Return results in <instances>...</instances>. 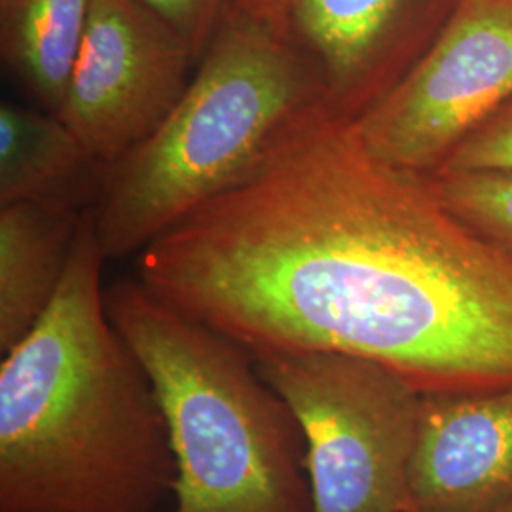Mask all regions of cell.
<instances>
[{
    "label": "cell",
    "mask_w": 512,
    "mask_h": 512,
    "mask_svg": "<svg viewBox=\"0 0 512 512\" xmlns=\"http://www.w3.org/2000/svg\"><path fill=\"white\" fill-rule=\"evenodd\" d=\"M93 0H0V50L8 71L59 114L92 16Z\"/></svg>",
    "instance_id": "cell-12"
},
{
    "label": "cell",
    "mask_w": 512,
    "mask_h": 512,
    "mask_svg": "<svg viewBox=\"0 0 512 512\" xmlns=\"http://www.w3.org/2000/svg\"><path fill=\"white\" fill-rule=\"evenodd\" d=\"M105 300L164 412L175 512H313L302 429L251 353L141 279Z\"/></svg>",
    "instance_id": "cell-4"
},
{
    "label": "cell",
    "mask_w": 512,
    "mask_h": 512,
    "mask_svg": "<svg viewBox=\"0 0 512 512\" xmlns=\"http://www.w3.org/2000/svg\"><path fill=\"white\" fill-rule=\"evenodd\" d=\"M239 6L245 8V10L255 12L258 16L272 19L277 25L287 29V25H285V6H287V0H241Z\"/></svg>",
    "instance_id": "cell-16"
},
{
    "label": "cell",
    "mask_w": 512,
    "mask_h": 512,
    "mask_svg": "<svg viewBox=\"0 0 512 512\" xmlns=\"http://www.w3.org/2000/svg\"><path fill=\"white\" fill-rule=\"evenodd\" d=\"M459 0H287L285 25L317 65L327 109L355 122L401 82Z\"/></svg>",
    "instance_id": "cell-8"
},
{
    "label": "cell",
    "mask_w": 512,
    "mask_h": 512,
    "mask_svg": "<svg viewBox=\"0 0 512 512\" xmlns=\"http://www.w3.org/2000/svg\"><path fill=\"white\" fill-rule=\"evenodd\" d=\"M512 503V389L423 395L410 512H497Z\"/></svg>",
    "instance_id": "cell-9"
},
{
    "label": "cell",
    "mask_w": 512,
    "mask_h": 512,
    "mask_svg": "<svg viewBox=\"0 0 512 512\" xmlns=\"http://www.w3.org/2000/svg\"><path fill=\"white\" fill-rule=\"evenodd\" d=\"M251 357L302 429L313 512L410 511L423 393L395 370L346 353Z\"/></svg>",
    "instance_id": "cell-5"
},
{
    "label": "cell",
    "mask_w": 512,
    "mask_h": 512,
    "mask_svg": "<svg viewBox=\"0 0 512 512\" xmlns=\"http://www.w3.org/2000/svg\"><path fill=\"white\" fill-rule=\"evenodd\" d=\"M497 512H512V503H511V505H507V507H503V509H501V511H497Z\"/></svg>",
    "instance_id": "cell-17"
},
{
    "label": "cell",
    "mask_w": 512,
    "mask_h": 512,
    "mask_svg": "<svg viewBox=\"0 0 512 512\" xmlns=\"http://www.w3.org/2000/svg\"><path fill=\"white\" fill-rule=\"evenodd\" d=\"M439 171H512V99L476 126Z\"/></svg>",
    "instance_id": "cell-14"
},
{
    "label": "cell",
    "mask_w": 512,
    "mask_h": 512,
    "mask_svg": "<svg viewBox=\"0 0 512 512\" xmlns=\"http://www.w3.org/2000/svg\"><path fill=\"white\" fill-rule=\"evenodd\" d=\"M86 211L65 205H0V351L35 327L67 272Z\"/></svg>",
    "instance_id": "cell-11"
},
{
    "label": "cell",
    "mask_w": 512,
    "mask_h": 512,
    "mask_svg": "<svg viewBox=\"0 0 512 512\" xmlns=\"http://www.w3.org/2000/svg\"><path fill=\"white\" fill-rule=\"evenodd\" d=\"M323 107L310 55L285 27L238 6L162 126L109 165L93 207L107 260L143 251L245 179Z\"/></svg>",
    "instance_id": "cell-3"
},
{
    "label": "cell",
    "mask_w": 512,
    "mask_h": 512,
    "mask_svg": "<svg viewBox=\"0 0 512 512\" xmlns=\"http://www.w3.org/2000/svg\"><path fill=\"white\" fill-rule=\"evenodd\" d=\"M423 177L448 211L512 253V171H437Z\"/></svg>",
    "instance_id": "cell-13"
},
{
    "label": "cell",
    "mask_w": 512,
    "mask_h": 512,
    "mask_svg": "<svg viewBox=\"0 0 512 512\" xmlns=\"http://www.w3.org/2000/svg\"><path fill=\"white\" fill-rule=\"evenodd\" d=\"M86 211L52 304L0 365V512H152L177 465L147 370L110 321Z\"/></svg>",
    "instance_id": "cell-2"
},
{
    "label": "cell",
    "mask_w": 512,
    "mask_h": 512,
    "mask_svg": "<svg viewBox=\"0 0 512 512\" xmlns=\"http://www.w3.org/2000/svg\"><path fill=\"white\" fill-rule=\"evenodd\" d=\"M408 512H410V511H408Z\"/></svg>",
    "instance_id": "cell-18"
},
{
    "label": "cell",
    "mask_w": 512,
    "mask_h": 512,
    "mask_svg": "<svg viewBox=\"0 0 512 512\" xmlns=\"http://www.w3.org/2000/svg\"><path fill=\"white\" fill-rule=\"evenodd\" d=\"M139 279L249 353L355 355L423 395L512 389V253L327 107L145 247Z\"/></svg>",
    "instance_id": "cell-1"
},
{
    "label": "cell",
    "mask_w": 512,
    "mask_h": 512,
    "mask_svg": "<svg viewBox=\"0 0 512 512\" xmlns=\"http://www.w3.org/2000/svg\"><path fill=\"white\" fill-rule=\"evenodd\" d=\"M186 40L198 63L241 0H145Z\"/></svg>",
    "instance_id": "cell-15"
},
{
    "label": "cell",
    "mask_w": 512,
    "mask_h": 512,
    "mask_svg": "<svg viewBox=\"0 0 512 512\" xmlns=\"http://www.w3.org/2000/svg\"><path fill=\"white\" fill-rule=\"evenodd\" d=\"M196 55L145 0H93L59 118L103 164L162 126L192 82Z\"/></svg>",
    "instance_id": "cell-7"
},
{
    "label": "cell",
    "mask_w": 512,
    "mask_h": 512,
    "mask_svg": "<svg viewBox=\"0 0 512 512\" xmlns=\"http://www.w3.org/2000/svg\"><path fill=\"white\" fill-rule=\"evenodd\" d=\"M109 165L48 110L0 105V205L54 203L88 211Z\"/></svg>",
    "instance_id": "cell-10"
},
{
    "label": "cell",
    "mask_w": 512,
    "mask_h": 512,
    "mask_svg": "<svg viewBox=\"0 0 512 512\" xmlns=\"http://www.w3.org/2000/svg\"><path fill=\"white\" fill-rule=\"evenodd\" d=\"M512 99V0H459L418 63L353 124L385 164L439 171Z\"/></svg>",
    "instance_id": "cell-6"
}]
</instances>
